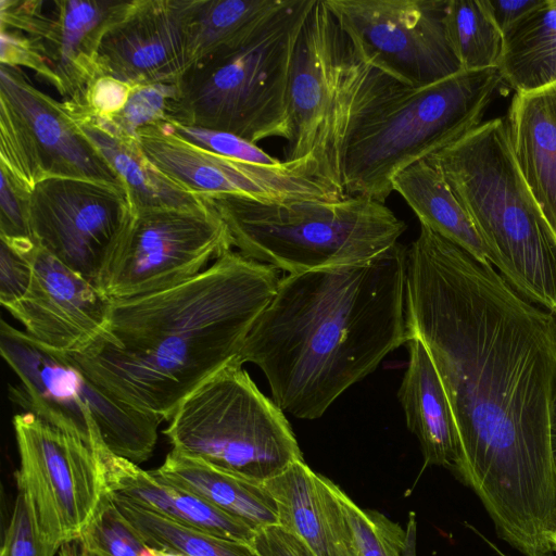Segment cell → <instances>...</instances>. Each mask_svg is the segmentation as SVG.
Instances as JSON below:
<instances>
[{"mask_svg":"<svg viewBox=\"0 0 556 556\" xmlns=\"http://www.w3.org/2000/svg\"><path fill=\"white\" fill-rule=\"evenodd\" d=\"M33 266L28 291L5 308L47 348L83 351L104 330L112 299L39 247Z\"/></svg>","mask_w":556,"mask_h":556,"instance_id":"cell-19","label":"cell"},{"mask_svg":"<svg viewBox=\"0 0 556 556\" xmlns=\"http://www.w3.org/2000/svg\"><path fill=\"white\" fill-rule=\"evenodd\" d=\"M124 1L1 0L0 28L18 30L43 64L42 79L70 105H81L99 78L101 35Z\"/></svg>","mask_w":556,"mask_h":556,"instance_id":"cell-17","label":"cell"},{"mask_svg":"<svg viewBox=\"0 0 556 556\" xmlns=\"http://www.w3.org/2000/svg\"><path fill=\"white\" fill-rule=\"evenodd\" d=\"M227 227L206 203L135 210L100 285L112 300L188 280L231 250Z\"/></svg>","mask_w":556,"mask_h":556,"instance_id":"cell-13","label":"cell"},{"mask_svg":"<svg viewBox=\"0 0 556 556\" xmlns=\"http://www.w3.org/2000/svg\"><path fill=\"white\" fill-rule=\"evenodd\" d=\"M554 316H555V318H556V312L554 313Z\"/></svg>","mask_w":556,"mask_h":556,"instance_id":"cell-45","label":"cell"},{"mask_svg":"<svg viewBox=\"0 0 556 556\" xmlns=\"http://www.w3.org/2000/svg\"><path fill=\"white\" fill-rule=\"evenodd\" d=\"M405 312L408 337L427 348L455 417V477L502 540L523 556H552L554 314L425 225L407 245Z\"/></svg>","mask_w":556,"mask_h":556,"instance_id":"cell-1","label":"cell"},{"mask_svg":"<svg viewBox=\"0 0 556 556\" xmlns=\"http://www.w3.org/2000/svg\"><path fill=\"white\" fill-rule=\"evenodd\" d=\"M172 129L189 142L219 155L235 157L252 163L274 165L281 161L266 153L257 144L236 135L168 122Z\"/></svg>","mask_w":556,"mask_h":556,"instance_id":"cell-35","label":"cell"},{"mask_svg":"<svg viewBox=\"0 0 556 556\" xmlns=\"http://www.w3.org/2000/svg\"><path fill=\"white\" fill-rule=\"evenodd\" d=\"M75 542L79 556H156L117 508L110 491Z\"/></svg>","mask_w":556,"mask_h":556,"instance_id":"cell-31","label":"cell"},{"mask_svg":"<svg viewBox=\"0 0 556 556\" xmlns=\"http://www.w3.org/2000/svg\"><path fill=\"white\" fill-rule=\"evenodd\" d=\"M549 441L553 458L556 464V383L549 403Z\"/></svg>","mask_w":556,"mask_h":556,"instance_id":"cell-41","label":"cell"},{"mask_svg":"<svg viewBox=\"0 0 556 556\" xmlns=\"http://www.w3.org/2000/svg\"><path fill=\"white\" fill-rule=\"evenodd\" d=\"M279 281L276 268L230 250L180 283L112 300L104 330L68 354L118 401L169 420L188 395L238 358Z\"/></svg>","mask_w":556,"mask_h":556,"instance_id":"cell-2","label":"cell"},{"mask_svg":"<svg viewBox=\"0 0 556 556\" xmlns=\"http://www.w3.org/2000/svg\"><path fill=\"white\" fill-rule=\"evenodd\" d=\"M404 88L368 64L325 1L315 0L290 70L283 162L298 164L307 176L346 195L342 164L352 135Z\"/></svg>","mask_w":556,"mask_h":556,"instance_id":"cell-5","label":"cell"},{"mask_svg":"<svg viewBox=\"0 0 556 556\" xmlns=\"http://www.w3.org/2000/svg\"><path fill=\"white\" fill-rule=\"evenodd\" d=\"M471 218L488 262L522 298L556 312V233L526 182L505 119L429 156Z\"/></svg>","mask_w":556,"mask_h":556,"instance_id":"cell-4","label":"cell"},{"mask_svg":"<svg viewBox=\"0 0 556 556\" xmlns=\"http://www.w3.org/2000/svg\"><path fill=\"white\" fill-rule=\"evenodd\" d=\"M28 212L36 245L100 289L135 208L124 186L56 177L33 188Z\"/></svg>","mask_w":556,"mask_h":556,"instance_id":"cell-15","label":"cell"},{"mask_svg":"<svg viewBox=\"0 0 556 556\" xmlns=\"http://www.w3.org/2000/svg\"><path fill=\"white\" fill-rule=\"evenodd\" d=\"M264 486L276 503L279 525L316 556H356L352 530L332 481L301 459Z\"/></svg>","mask_w":556,"mask_h":556,"instance_id":"cell-20","label":"cell"},{"mask_svg":"<svg viewBox=\"0 0 556 556\" xmlns=\"http://www.w3.org/2000/svg\"><path fill=\"white\" fill-rule=\"evenodd\" d=\"M137 139L155 168L199 195L231 194L262 203L346 197L307 176L294 163L267 165L219 155L189 142L168 123L140 129Z\"/></svg>","mask_w":556,"mask_h":556,"instance_id":"cell-16","label":"cell"},{"mask_svg":"<svg viewBox=\"0 0 556 556\" xmlns=\"http://www.w3.org/2000/svg\"><path fill=\"white\" fill-rule=\"evenodd\" d=\"M1 64L24 66L34 71L42 79L43 64L27 37L18 30L1 28Z\"/></svg>","mask_w":556,"mask_h":556,"instance_id":"cell-39","label":"cell"},{"mask_svg":"<svg viewBox=\"0 0 556 556\" xmlns=\"http://www.w3.org/2000/svg\"><path fill=\"white\" fill-rule=\"evenodd\" d=\"M20 468L17 488L27 497L49 556L76 541L109 493L105 469L80 439L30 412L13 417Z\"/></svg>","mask_w":556,"mask_h":556,"instance_id":"cell-11","label":"cell"},{"mask_svg":"<svg viewBox=\"0 0 556 556\" xmlns=\"http://www.w3.org/2000/svg\"><path fill=\"white\" fill-rule=\"evenodd\" d=\"M238 358L177 407L164 431L172 450L256 484L303 459L282 412Z\"/></svg>","mask_w":556,"mask_h":556,"instance_id":"cell-9","label":"cell"},{"mask_svg":"<svg viewBox=\"0 0 556 556\" xmlns=\"http://www.w3.org/2000/svg\"><path fill=\"white\" fill-rule=\"evenodd\" d=\"M444 25L463 71L497 67L504 35L483 0H446Z\"/></svg>","mask_w":556,"mask_h":556,"instance_id":"cell-30","label":"cell"},{"mask_svg":"<svg viewBox=\"0 0 556 556\" xmlns=\"http://www.w3.org/2000/svg\"><path fill=\"white\" fill-rule=\"evenodd\" d=\"M151 472L194 493L255 531L279 525L276 503L264 485L225 472L201 459L172 450L164 463Z\"/></svg>","mask_w":556,"mask_h":556,"instance_id":"cell-24","label":"cell"},{"mask_svg":"<svg viewBox=\"0 0 556 556\" xmlns=\"http://www.w3.org/2000/svg\"><path fill=\"white\" fill-rule=\"evenodd\" d=\"M252 546L261 556H316L302 540L280 525L257 530Z\"/></svg>","mask_w":556,"mask_h":556,"instance_id":"cell-38","label":"cell"},{"mask_svg":"<svg viewBox=\"0 0 556 556\" xmlns=\"http://www.w3.org/2000/svg\"><path fill=\"white\" fill-rule=\"evenodd\" d=\"M397 192L425 225L460 247L482 263H489L481 238L439 168L429 157L408 166L392 180Z\"/></svg>","mask_w":556,"mask_h":556,"instance_id":"cell-25","label":"cell"},{"mask_svg":"<svg viewBox=\"0 0 556 556\" xmlns=\"http://www.w3.org/2000/svg\"><path fill=\"white\" fill-rule=\"evenodd\" d=\"M288 0H198L190 67L225 58L249 43Z\"/></svg>","mask_w":556,"mask_h":556,"instance_id":"cell-27","label":"cell"},{"mask_svg":"<svg viewBox=\"0 0 556 556\" xmlns=\"http://www.w3.org/2000/svg\"><path fill=\"white\" fill-rule=\"evenodd\" d=\"M336 492L352 530L356 556H404L405 535L397 523L361 508L337 484Z\"/></svg>","mask_w":556,"mask_h":556,"instance_id":"cell-33","label":"cell"},{"mask_svg":"<svg viewBox=\"0 0 556 556\" xmlns=\"http://www.w3.org/2000/svg\"><path fill=\"white\" fill-rule=\"evenodd\" d=\"M0 240L22 251L36 249L29 227L30 191L0 167Z\"/></svg>","mask_w":556,"mask_h":556,"instance_id":"cell-34","label":"cell"},{"mask_svg":"<svg viewBox=\"0 0 556 556\" xmlns=\"http://www.w3.org/2000/svg\"><path fill=\"white\" fill-rule=\"evenodd\" d=\"M0 167L28 191L38 182L56 177L124 186L66 104L35 87L20 67L3 64Z\"/></svg>","mask_w":556,"mask_h":556,"instance_id":"cell-12","label":"cell"},{"mask_svg":"<svg viewBox=\"0 0 556 556\" xmlns=\"http://www.w3.org/2000/svg\"><path fill=\"white\" fill-rule=\"evenodd\" d=\"M314 3L288 0L244 47L190 67L178 81L168 122L229 132L254 144L273 137L287 140L290 70Z\"/></svg>","mask_w":556,"mask_h":556,"instance_id":"cell-8","label":"cell"},{"mask_svg":"<svg viewBox=\"0 0 556 556\" xmlns=\"http://www.w3.org/2000/svg\"><path fill=\"white\" fill-rule=\"evenodd\" d=\"M153 549H154L156 556H187L182 553L175 552V551L155 549V548H153Z\"/></svg>","mask_w":556,"mask_h":556,"instance_id":"cell-43","label":"cell"},{"mask_svg":"<svg viewBox=\"0 0 556 556\" xmlns=\"http://www.w3.org/2000/svg\"><path fill=\"white\" fill-rule=\"evenodd\" d=\"M109 491L177 522L252 545L256 531L194 493L112 454L103 462Z\"/></svg>","mask_w":556,"mask_h":556,"instance_id":"cell-23","label":"cell"},{"mask_svg":"<svg viewBox=\"0 0 556 556\" xmlns=\"http://www.w3.org/2000/svg\"><path fill=\"white\" fill-rule=\"evenodd\" d=\"M357 52L409 88L463 71L444 25L446 0H324Z\"/></svg>","mask_w":556,"mask_h":556,"instance_id":"cell-14","label":"cell"},{"mask_svg":"<svg viewBox=\"0 0 556 556\" xmlns=\"http://www.w3.org/2000/svg\"><path fill=\"white\" fill-rule=\"evenodd\" d=\"M74 118L122 179L135 210L205 204L201 195L182 188L155 168L137 138L114 136L89 118Z\"/></svg>","mask_w":556,"mask_h":556,"instance_id":"cell-26","label":"cell"},{"mask_svg":"<svg viewBox=\"0 0 556 556\" xmlns=\"http://www.w3.org/2000/svg\"><path fill=\"white\" fill-rule=\"evenodd\" d=\"M544 0H483L492 20L503 35Z\"/></svg>","mask_w":556,"mask_h":556,"instance_id":"cell-40","label":"cell"},{"mask_svg":"<svg viewBox=\"0 0 556 556\" xmlns=\"http://www.w3.org/2000/svg\"><path fill=\"white\" fill-rule=\"evenodd\" d=\"M0 301L8 307L20 301L28 291L34 273L30 252L16 249L0 240Z\"/></svg>","mask_w":556,"mask_h":556,"instance_id":"cell-37","label":"cell"},{"mask_svg":"<svg viewBox=\"0 0 556 556\" xmlns=\"http://www.w3.org/2000/svg\"><path fill=\"white\" fill-rule=\"evenodd\" d=\"M549 543H551L553 553H556V526L549 535Z\"/></svg>","mask_w":556,"mask_h":556,"instance_id":"cell-44","label":"cell"},{"mask_svg":"<svg viewBox=\"0 0 556 556\" xmlns=\"http://www.w3.org/2000/svg\"><path fill=\"white\" fill-rule=\"evenodd\" d=\"M408 365L397 397L408 429L419 441L425 465L442 466L454 475L460 464L455 417L430 354L416 337H408Z\"/></svg>","mask_w":556,"mask_h":556,"instance_id":"cell-21","label":"cell"},{"mask_svg":"<svg viewBox=\"0 0 556 556\" xmlns=\"http://www.w3.org/2000/svg\"><path fill=\"white\" fill-rule=\"evenodd\" d=\"M504 119L518 167L556 233V83L516 92Z\"/></svg>","mask_w":556,"mask_h":556,"instance_id":"cell-22","label":"cell"},{"mask_svg":"<svg viewBox=\"0 0 556 556\" xmlns=\"http://www.w3.org/2000/svg\"><path fill=\"white\" fill-rule=\"evenodd\" d=\"M198 0H130L103 30L97 51L101 75L125 84L178 83L190 66Z\"/></svg>","mask_w":556,"mask_h":556,"instance_id":"cell-18","label":"cell"},{"mask_svg":"<svg viewBox=\"0 0 556 556\" xmlns=\"http://www.w3.org/2000/svg\"><path fill=\"white\" fill-rule=\"evenodd\" d=\"M0 556H49L25 494L18 490Z\"/></svg>","mask_w":556,"mask_h":556,"instance_id":"cell-36","label":"cell"},{"mask_svg":"<svg viewBox=\"0 0 556 556\" xmlns=\"http://www.w3.org/2000/svg\"><path fill=\"white\" fill-rule=\"evenodd\" d=\"M242 255L289 275L371 261L406 230L386 203L365 195L262 203L202 194Z\"/></svg>","mask_w":556,"mask_h":556,"instance_id":"cell-6","label":"cell"},{"mask_svg":"<svg viewBox=\"0 0 556 556\" xmlns=\"http://www.w3.org/2000/svg\"><path fill=\"white\" fill-rule=\"evenodd\" d=\"M178 96V83H156L132 86L125 105L104 118H89L108 132L137 138L140 129L167 123Z\"/></svg>","mask_w":556,"mask_h":556,"instance_id":"cell-32","label":"cell"},{"mask_svg":"<svg viewBox=\"0 0 556 556\" xmlns=\"http://www.w3.org/2000/svg\"><path fill=\"white\" fill-rule=\"evenodd\" d=\"M1 355L20 378L26 412L84 441L102 460L112 454L147 460L161 420L115 399L65 352L1 321Z\"/></svg>","mask_w":556,"mask_h":556,"instance_id":"cell-10","label":"cell"},{"mask_svg":"<svg viewBox=\"0 0 556 556\" xmlns=\"http://www.w3.org/2000/svg\"><path fill=\"white\" fill-rule=\"evenodd\" d=\"M406 255L397 242L365 263L280 278L238 361L263 371L282 412L321 417L406 344Z\"/></svg>","mask_w":556,"mask_h":556,"instance_id":"cell-3","label":"cell"},{"mask_svg":"<svg viewBox=\"0 0 556 556\" xmlns=\"http://www.w3.org/2000/svg\"><path fill=\"white\" fill-rule=\"evenodd\" d=\"M61 556H79L76 542H71L62 546Z\"/></svg>","mask_w":556,"mask_h":556,"instance_id":"cell-42","label":"cell"},{"mask_svg":"<svg viewBox=\"0 0 556 556\" xmlns=\"http://www.w3.org/2000/svg\"><path fill=\"white\" fill-rule=\"evenodd\" d=\"M503 81L497 67L462 71L429 86L406 87L383 102L348 143L345 194L384 203L397 174L482 124Z\"/></svg>","mask_w":556,"mask_h":556,"instance_id":"cell-7","label":"cell"},{"mask_svg":"<svg viewBox=\"0 0 556 556\" xmlns=\"http://www.w3.org/2000/svg\"><path fill=\"white\" fill-rule=\"evenodd\" d=\"M497 68L516 92L556 83V0H544L504 34Z\"/></svg>","mask_w":556,"mask_h":556,"instance_id":"cell-28","label":"cell"},{"mask_svg":"<svg viewBox=\"0 0 556 556\" xmlns=\"http://www.w3.org/2000/svg\"><path fill=\"white\" fill-rule=\"evenodd\" d=\"M110 495L151 548L175 551L187 556H261L250 544L177 522L124 495L111 491Z\"/></svg>","mask_w":556,"mask_h":556,"instance_id":"cell-29","label":"cell"}]
</instances>
